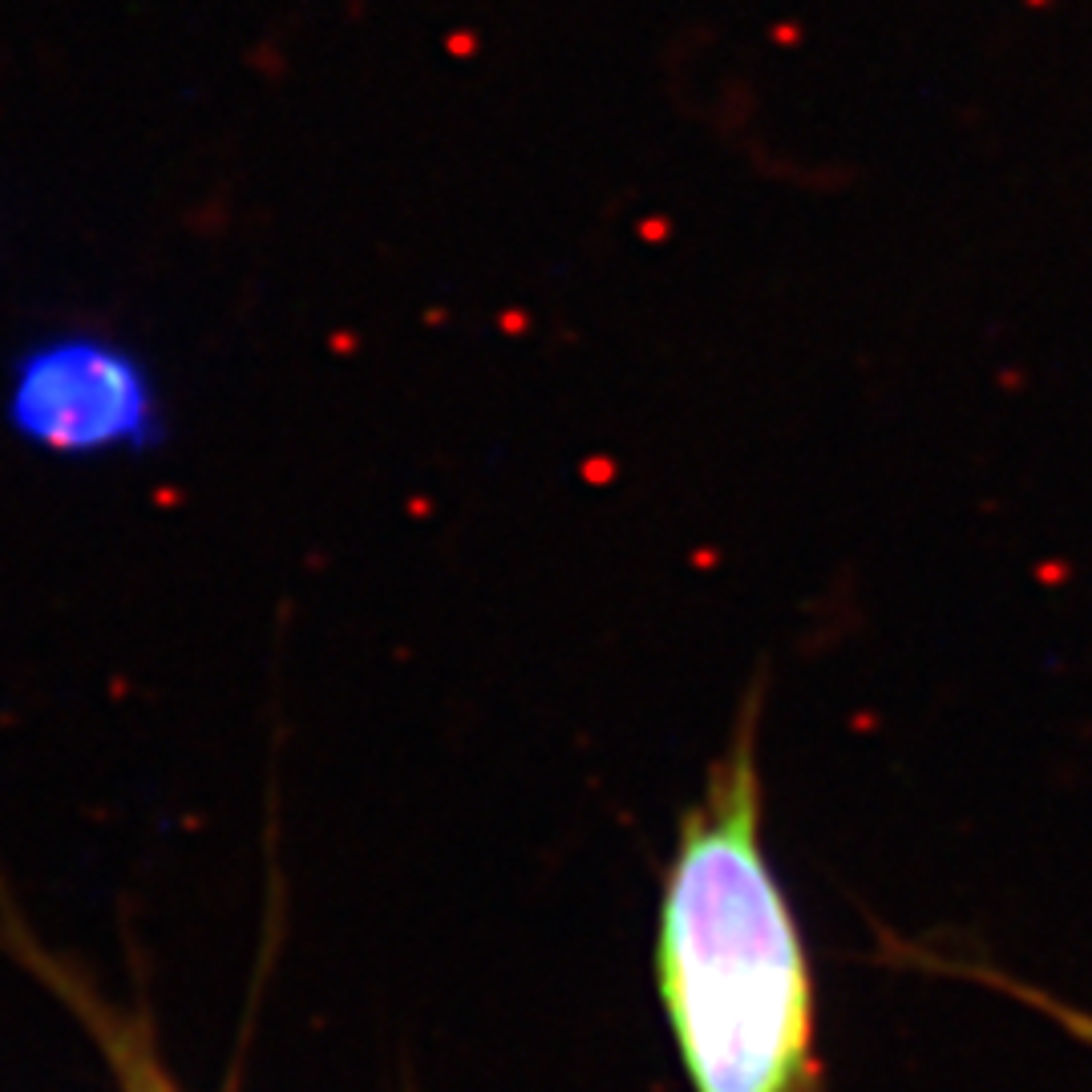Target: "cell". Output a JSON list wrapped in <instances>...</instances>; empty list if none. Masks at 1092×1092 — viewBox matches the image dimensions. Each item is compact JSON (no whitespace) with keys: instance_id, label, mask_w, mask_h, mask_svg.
<instances>
[{"instance_id":"cell-1","label":"cell","mask_w":1092,"mask_h":1092,"mask_svg":"<svg viewBox=\"0 0 1092 1092\" xmlns=\"http://www.w3.org/2000/svg\"><path fill=\"white\" fill-rule=\"evenodd\" d=\"M761 688L680 818L656 927V987L692 1092H822L818 991L765 850Z\"/></svg>"},{"instance_id":"cell-2","label":"cell","mask_w":1092,"mask_h":1092,"mask_svg":"<svg viewBox=\"0 0 1092 1092\" xmlns=\"http://www.w3.org/2000/svg\"><path fill=\"white\" fill-rule=\"evenodd\" d=\"M5 413L29 445L65 457L146 449L162 429L150 364L97 328H61L25 344L9 364Z\"/></svg>"},{"instance_id":"cell-4","label":"cell","mask_w":1092,"mask_h":1092,"mask_svg":"<svg viewBox=\"0 0 1092 1092\" xmlns=\"http://www.w3.org/2000/svg\"><path fill=\"white\" fill-rule=\"evenodd\" d=\"M886 947L899 951L911 967H927V971H943V975H959V979H971V983H983V987H996V991H1004L1008 1000L1040 1012L1052 1024H1060L1076 1044L1092 1048V1012H1084V1008L1052 996V991H1044V987H1032V983L1016 979V975H1008L1000 967H987V963H963V959H947V955H935V951H923V947H907V943H886Z\"/></svg>"},{"instance_id":"cell-3","label":"cell","mask_w":1092,"mask_h":1092,"mask_svg":"<svg viewBox=\"0 0 1092 1092\" xmlns=\"http://www.w3.org/2000/svg\"><path fill=\"white\" fill-rule=\"evenodd\" d=\"M0 943L13 951V959H21L53 996L81 1020V1028L93 1036V1044L102 1048L114 1080L122 1092H182L178 1080L170 1076L154 1028L138 1008H114L102 991H97L77 967L61 963L57 955H49L45 947H37V939L13 923V915L5 911V931H0Z\"/></svg>"}]
</instances>
